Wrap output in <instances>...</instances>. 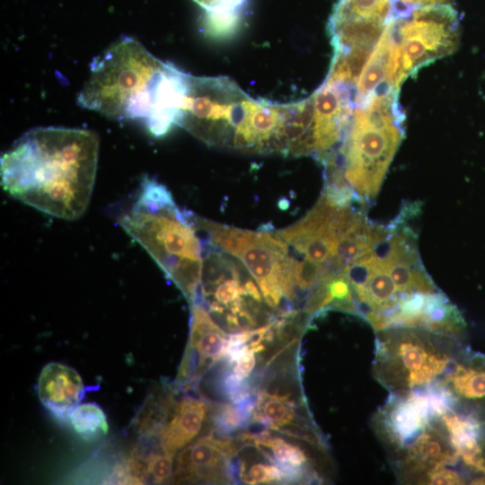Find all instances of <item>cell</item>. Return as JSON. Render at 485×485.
Returning a JSON list of instances; mask_svg holds the SVG:
<instances>
[{
	"label": "cell",
	"mask_w": 485,
	"mask_h": 485,
	"mask_svg": "<svg viewBox=\"0 0 485 485\" xmlns=\"http://www.w3.org/2000/svg\"><path fill=\"white\" fill-rule=\"evenodd\" d=\"M98 152L92 131L34 128L1 156V184L11 196L45 214L74 220L89 205Z\"/></svg>",
	"instance_id": "6da1fadb"
},
{
	"label": "cell",
	"mask_w": 485,
	"mask_h": 485,
	"mask_svg": "<svg viewBox=\"0 0 485 485\" xmlns=\"http://www.w3.org/2000/svg\"><path fill=\"white\" fill-rule=\"evenodd\" d=\"M189 75L124 37L93 59L77 104L111 119L139 120L161 137L177 125Z\"/></svg>",
	"instance_id": "7a4b0ae2"
},
{
	"label": "cell",
	"mask_w": 485,
	"mask_h": 485,
	"mask_svg": "<svg viewBox=\"0 0 485 485\" xmlns=\"http://www.w3.org/2000/svg\"><path fill=\"white\" fill-rule=\"evenodd\" d=\"M287 115V104L254 100L227 77L190 75L177 125L211 146L271 154Z\"/></svg>",
	"instance_id": "3957f363"
},
{
	"label": "cell",
	"mask_w": 485,
	"mask_h": 485,
	"mask_svg": "<svg viewBox=\"0 0 485 485\" xmlns=\"http://www.w3.org/2000/svg\"><path fill=\"white\" fill-rule=\"evenodd\" d=\"M194 216L177 206L164 185L145 177L132 207L119 220L190 303L199 288L203 264Z\"/></svg>",
	"instance_id": "277c9868"
},
{
	"label": "cell",
	"mask_w": 485,
	"mask_h": 485,
	"mask_svg": "<svg viewBox=\"0 0 485 485\" xmlns=\"http://www.w3.org/2000/svg\"><path fill=\"white\" fill-rule=\"evenodd\" d=\"M399 92L356 106L339 148L319 158L327 179L343 180L364 202L376 197L404 137Z\"/></svg>",
	"instance_id": "5b68a950"
},
{
	"label": "cell",
	"mask_w": 485,
	"mask_h": 485,
	"mask_svg": "<svg viewBox=\"0 0 485 485\" xmlns=\"http://www.w3.org/2000/svg\"><path fill=\"white\" fill-rule=\"evenodd\" d=\"M375 344L373 376L392 394L433 388L467 348L455 337L404 326L376 331Z\"/></svg>",
	"instance_id": "8992f818"
},
{
	"label": "cell",
	"mask_w": 485,
	"mask_h": 485,
	"mask_svg": "<svg viewBox=\"0 0 485 485\" xmlns=\"http://www.w3.org/2000/svg\"><path fill=\"white\" fill-rule=\"evenodd\" d=\"M199 234L239 260L258 284L265 304L278 316L294 309L284 295L288 262L287 244L275 234L231 227L195 215Z\"/></svg>",
	"instance_id": "52a82bcc"
},
{
	"label": "cell",
	"mask_w": 485,
	"mask_h": 485,
	"mask_svg": "<svg viewBox=\"0 0 485 485\" xmlns=\"http://www.w3.org/2000/svg\"><path fill=\"white\" fill-rule=\"evenodd\" d=\"M445 398L438 392L428 419L387 454L397 481L402 484H467L461 457L442 421Z\"/></svg>",
	"instance_id": "ba28073f"
},
{
	"label": "cell",
	"mask_w": 485,
	"mask_h": 485,
	"mask_svg": "<svg viewBox=\"0 0 485 485\" xmlns=\"http://www.w3.org/2000/svg\"><path fill=\"white\" fill-rule=\"evenodd\" d=\"M393 24L404 80L452 54L459 44L458 13L451 4L415 9L408 17L393 21Z\"/></svg>",
	"instance_id": "9c48e42d"
},
{
	"label": "cell",
	"mask_w": 485,
	"mask_h": 485,
	"mask_svg": "<svg viewBox=\"0 0 485 485\" xmlns=\"http://www.w3.org/2000/svg\"><path fill=\"white\" fill-rule=\"evenodd\" d=\"M242 442L213 429L182 448L176 456L174 483L230 484L239 481L234 457Z\"/></svg>",
	"instance_id": "30bf717a"
},
{
	"label": "cell",
	"mask_w": 485,
	"mask_h": 485,
	"mask_svg": "<svg viewBox=\"0 0 485 485\" xmlns=\"http://www.w3.org/2000/svg\"><path fill=\"white\" fill-rule=\"evenodd\" d=\"M434 387L453 409L485 422V354L467 347Z\"/></svg>",
	"instance_id": "8fae6325"
},
{
	"label": "cell",
	"mask_w": 485,
	"mask_h": 485,
	"mask_svg": "<svg viewBox=\"0 0 485 485\" xmlns=\"http://www.w3.org/2000/svg\"><path fill=\"white\" fill-rule=\"evenodd\" d=\"M403 81L394 24L390 21L353 87L354 106L374 95L400 91Z\"/></svg>",
	"instance_id": "7c38bea8"
},
{
	"label": "cell",
	"mask_w": 485,
	"mask_h": 485,
	"mask_svg": "<svg viewBox=\"0 0 485 485\" xmlns=\"http://www.w3.org/2000/svg\"><path fill=\"white\" fill-rule=\"evenodd\" d=\"M190 305V338L180 369L200 382L203 375L224 358L228 335L204 306L198 304Z\"/></svg>",
	"instance_id": "4fadbf2b"
},
{
	"label": "cell",
	"mask_w": 485,
	"mask_h": 485,
	"mask_svg": "<svg viewBox=\"0 0 485 485\" xmlns=\"http://www.w3.org/2000/svg\"><path fill=\"white\" fill-rule=\"evenodd\" d=\"M211 402L207 398L190 395L177 401L159 434L161 448L175 455L192 442L210 417Z\"/></svg>",
	"instance_id": "5bb4252c"
},
{
	"label": "cell",
	"mask_w": 485,
	"mask_h": 485,
	"mask_svg": "<svg viewBox=\"0 0 485 485\" xmlns=\"http://www.w3.org/2000/svg\"><path fill=\"white\" fill-rule=\"evenodd\" d=\"M79 374L71 366L51 362L41 370L38 393L41 403L57 418H67L85 392Z\"/></svg>",
	"instance_id": "9a60e30c"
},
{
	"label": "cell",
	"mask_w": 485,
	"mask_h": 485,
	"mask_svg": "<svg viewBox=\"0 0 485 485\" xmlns=\"http://www.w3.org/2000/svg\"><path fill=\"white\" fill-rule=\"evenodd\" d=\"M67 419L74 430L86 440L106 435L109 429L103 410L93 402L77 405Z\"/></svg>",
	"instance_id": "2e32d148"
},
{
	"label": "cell",
	"mask_w": 485,
	"mask_h": 485,
	"mask_svg": "<svg viewBox=\"0 0 485 485\" xmlns=\"http://www.w3.org/2000/svg\"><path fill=\"white\" fill-rule=\"evenodd\" d=\"M208 13V25L213 32L226 31L234 24L235 11L244 0H194Z\"/></svg>",
	"instance_id": "e0dca14e"
},
{
	"label": "cell",
	"mask_w": 485,
	"mask_h": 485,
	"mask_svg": "<svg viewBox=\"0 0 485 485\" xmlns=\"http://www.w3.org/2000/svg\"><path fill=\"white\" fill-rule=\"evenodd\" d=\"M238 456V455H237ZM239 479L246 484L283 483V473L278 465L269 460H257L250 465L240 461Z\"/></svg>",
	"instance_id": "ac0fdd59"
},
{
	"label": "cell",
	"mask_w": 485,
	"mask_h": 485,
	"mask_svg": "<svg viewBox=\"0 0 485 485\" xmlns=\"http://www.w3.org/2000/svg\"><path fill=\"white\" fill-rule=\"evenodd\" d=\"M249 347V346H248ZM256 366L255 353L248 348L232 365L234 374L240 379H247Z\"/></svg>",
	"instance_id": "d6986e66"
}]
</instances>
